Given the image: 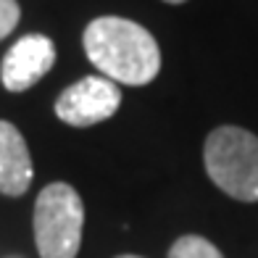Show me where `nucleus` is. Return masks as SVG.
Instances as JSON below:
<instances>
[{
    "instance_id": "obj_1",
    "label": "nucleus",
    "mask_w": 258,
    "mask_h": 258,
    "mask_svg": "<svg viewBox=\"0 0 258 258\" xmlns=\"http://www.w3.org/2000/svg\"><path fill=\"white\" fill-rule=\"evenodd\" d=\"M85 53L111 82L148 85L161 72V50L156 37L137 21L121 16H100L82 34Z\"/></svg>"
},
{
    "instance_id": "obj_2",
    "label": "nucleus",
    "mask_w": 258,
    "mask_h": 258,
    "mask_svg": "<svg viewBox=\"0 0 258 258\" xmlns=\"http://www.w3.org/2000/svg\"><path fill=\"white\" fill-rule=\"evenodd\" d=\"M206 171L237 201H258V137L240 126H219L206 140Z\"/></svg>"
},
{
    "instance_id": "obj_3",
    "label": "nucleus",
    "mask_w": 258,
    "mask_h": 258,
    "mask_svg": "<svg viewBox=\"0 0 258 258\" xmlns=\"http://www.w3.org/2000/svg\"><path fill=\"white\" fill-rule=\"evenodd\" d=\"M85 227V206L72 184L53 182L34 203V242L40 258H77Z\"/></svg>"
},
{
    "instance_id": "obj_4",
    "label": "nucleus",
    "mask_w": 258,
    "mask_h": 258,
    "mask_svg": "<svg viewBox=\"0 0 258 258\" xmlns=\"http://www.w3.org/2000/svg\"><path fill=\"white\" fill-rule=\"evenodd\" d=\"M121 90L103 77H82L55 100V116L72 126H92L119 111Z\"/></svg>"
},
{
    "instance_id": "obj_5",
    "label": "nucleus",
    "mask_w": 258,
    "mask_h": 258,
    "mask_svg": "<svg viewBox=\"0 0 258 258\" xmlns=\"http://www.w3.org/2000/svg\"><path fill=\"white\" fill-rule=\"evenodd\" d=\"M55 63V45L45 34H24L19 42L11 45V50L0 66V79L8 92H24L45 77Z\"/></svg>"
},
{
    "instance_id": "obj_6",
    "label": "nucleus",
    "mask_w": 258,
    "mask_h": 258,
    "mask_svg": "<svg viewBox=\"0 0 258 258\" xmlns=\"http://www.w3.org/2000/svg\"><path fill=\"white\" fill-rule=\"evenodd\" d=\"M34 177L32 156L21 132L0 119V192L19 198L29 190Z\"/></svg>"
},
{
    "instance_id": "obj_7",
    "label": "nucleus",
    "mask_w": 258,
    "mask_h": 258,
    "mask_svg": "<svg viewBox=\"0 0 258 258\" xmlns=\"http://www.w3.org/2000/svg\"><path fill=\"white\" fill-rule=\"evenodd\" d=\"M169 258H224L219 253V248L214 242H208L206 237H198V234H184L177 242L171 245Z\"/></svg>"
},
{
    "instance_id": "obj_8",
    "label": "nucleus",
    "mask_w": 258,
    "mask_h": 258,
    "mask_svg": "<svg viewBox=\"0 0 258 258\" xmlns=\"http://www.w3.org/2000/svg\"><path fill=\"white\" fill-rule=\"evenodd\" d=\"M19 16H21V8L16 0H0V40H6L16 29Z\"/></svg>"
},
{
    "instance_id": "obj_9",
    "label": "nucleus",
    "mask_w": 258,
    "mask_h": 258,
    "mask_svg": "<svg viewBox=\"0 0 258 258\" xmlns=\"http://www.w3.org/2000/svg\"><path fill=\"white\" fill-rule=\"evenodd\" d=\"M166 3H184V0H166Z\"/></svg>"
},
{
    "instance_id": "obj_10",
    "label": "nucleus",
    "mask_w": 258,
    "mask_h": 258,
    "mask_svg": "<svg viewBox=\"0 0 258 258\" xmlns=\"http://www.w3.org/2000/svg\"><path fill=\"white\" fill-rule=\"evenodd\" d=\"M119 258H140V255H119Z\"/></svg>"
}]
</instances>
